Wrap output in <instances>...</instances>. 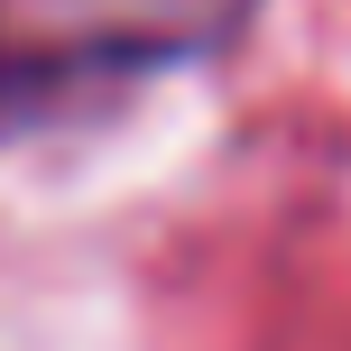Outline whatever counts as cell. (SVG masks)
Returning a JSON list of instances; mask_svg holds the SVG:
<instances>
[{
  "label": "cell",
  "mask_w": 351,
  "mask_h": 351,
  "mask_svg": "<svg viewBox=\"0 0 351 351\" xmlns=\"http://www.w3.org/2000/svg\"><path fill=\"white\" fill-rule=\"evenodd\" d=\"M259 0H0V111L231 56Z\"/></svg>",
  "instance_id": "6da1fadb"
}]
</instances>
